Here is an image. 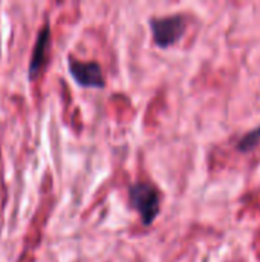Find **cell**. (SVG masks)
I'll list each match as a JSON object with an SVG mask.
<instances>
[{
	"mask_svg": "<svg viewBox=\"0 0 260 262\" xmlns=\"http://www.w3.org/2000/svg\"><path fill=\"white\" fill-rule=\"evenodd\" d=\"M130 203L146 226H150L159 213V193L152 184H133L130 187Z\"/></svg>",
	"mask_w": 260,
	"mask_h": 262,
	"instance_id": "obj_1",
	"label": "cell"
},
{
	"mask_svg": "<svg viewBox=\"0 0 260 262\" xmlns=\"http://www.w3.org/2000/svg\"><path fill=\"white\" fill-rule=\"evenodd\" d=\"M153 40L158 46L167 48L175 45L185 31V20L182 15H169L150 20Z\"/></svg>",
	"mask_w": 260,
	"mask_h": 262,
	"instance_id": "obj_2",
	"label": "cell"
},
{
	"mask_svg": "<svg viewBox=\"0 0 260 262\" xmlns=\"http://www.w3.org/2000/svg\"><path fill=\"white\" fill-rule=\"evenodd\" d=\"M69 71L75 81L81 86L87 88H103L104 86V77L101 72V68L98 63H83L77 60L69 61Z\"/></svg>",
	"mask_w": 260,
	"mask_h": 262,
	"instance_id": "obj_3",
	"label": "cell"
},
{
	"mask_svg": "<svg viewBox=\"0 0 260 262\" xmlns=\"http://www.w3.org/2000/svg\"><path fill=\"white\" fill-rule=\"evenodd\" d=\"M48 45H49V28L44 26L37 38V43H35V49H34V54H32V58H31V66H29V74L31 77L37 75V72L40 71V68L43 66V61H44V55H46V51H48Z\"/></svg>",
	"mask_w": 260,
	"mask_h": 262,
	"instance_id": "obj_4",
	"label": "cell"
},
{
	"mask_svg": "<svg viewBox=\"0 0 260 262\" xmlns=\"http://www.w3.org/2000/svg\"><path fill=\"white\" fill-rule=\"evenodd\" d=\"M260 141V127L248 132L247 135H244L239 143H238V149L241 152H247V150H253Z\"/></svg>",
	"mask_w": 260,
	"mask_h": 262,
	"instance_id": "obj_5",
	"label": "cell"
}]
</instances>
